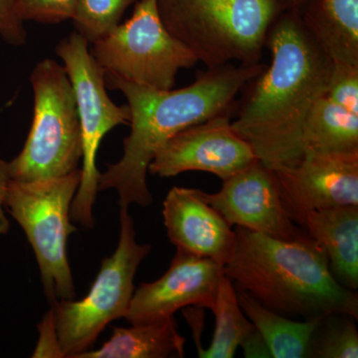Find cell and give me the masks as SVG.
<instances>
[{"mask_svg": "<svg viewBox=\"0 0 358 358\" xmlns=\"http://www.w3.org/2000/svg\"><path fill=\"white\" fill-rule=\"evenodd\" d=\"M271 64L249 83L233 129L268 169L292 166L303 155V128L326 95L333 61L308 32L301 13L285 9L268 29Z\"/></svg>", "mask_w": 358, "mask_h": 358, "instance_id": "6da1fadb", "label": "cell"}, {"mask_svg": "<svg viewBox=\"0 0 358 358\" xmlns=\"http://www.w3.org/2000/svg\"><path fill=\"white\" fill-rule=\"evenodd\" d=\"M265 68L262 63L207 68L189 86L178 90L150 88L105 74L106 84L128 101L131 129L122 159L100 174L99 190H117L121 208L148 206V166L160 148L179 131L229 113L240 92Z\"/></svg>", "mask_w": 358, "mask_h": 358, "instance_id": "7a4b0ae2", "label": "cell"}, {"mask_svg": "<svg viewBox=\"0 0 358 358\" xmlns=\"http://www.w3.org/2000/svg\"><path fill=\"white\" fill-rule=\"evenodd\" d=\"M237 244L224 273L237 292L285 317L348 315L357 320L358 296L334 278L326 252L307 233L281 240L235 227Z\"/></svg>", "mask_w": 358, "mask_h": 358, "instance_id": "3957f363", "label": "cell"}, {"mask_svg": "<svg viewBox=\"0 0 358 358\" xmlns=\"http://www.w3.org/2000/svg\"><path fill=\"white\" fill-rule=\"evenodd\" d=\"M160 20L208 69L260 63L282 0H155Z\"/></svg>", "mask_w": 358, "mask_h": 358, "instance_id": "277c9868", "label": "cell"}, {"mask_svg": "<svg viewBox=\"0 0 358 358\" xmlns=\"http://www.w3.org/2000/svg\"><path fill=\"white\" fill-rule=\"evenodd\" d=\"M81 176L76 169L60 178L14 180L4 173L0 159V200L34 250L44 292L52 303L76 296L67 243L75 232L70 210Z\"/></svg>", "mask_w": 358, "mask_h": 358, "instance_id": "5b68a950", "label": "cell"}, {"mask_svg": "<svg viewBox=\"0 0 358 358\" xmlns=\"http://www.w3.org/2000/svg\"><path fill=\"white\" fill-rule=\"evenodd\" d=\"M34 115L24 148L10 162L1 159L7 178L18 181L60 178L76 171L83 155L74 90L64 66L51 59L31 74Z\"/></svg>", "mask_w": 358, "mask_h": 358, "instance_id": "8992f818", "label": "cell"}, {"mask_svg": "<svg viewBox=\"0 0 358 358\" xmlns=\"http://www.w3.org/2000/svg\"><path fill=\"white\" fill-rule=\"evenodd\" d=\"M121 233L115 253L106 258L89 294L80 301L60 300L52 308L63 357L88 352L103 329L126 317L134 292V280L150 245L138 244L128 208L120 210Z\"/></svg>", "mask_w": 358, "mask_h": 358, "instance_id": "52a82bcc", "label": "cell"}, {"mask_svg": "<svg viewBox=\"0 0 358 358\" xmlns=\"http://www.w3.org/2000/svg\"><path fill=\"white\" fill-rule=\"evenodd\" d=\"M93 44L105 74L157 90L173 89L179 71L199 63L164 27L155 0H138L128 21Z\"/></svg>", "mask_w": 358, "mask_h": 358, "instance_id": "ba28073f", "label": "cell"}, {"mask_svg": "<svg viewBox=\"0 0 358 358\" xmlns=\"http://www.w3.org/2000/svg\"><path fill=\"white\" fill-rule=\"evenodd\" d=\"M88 44L80 33L74 32L58 44L56 53L64 62L74 90L83 143L81 181L71 205L70 217L92 228L101 174L96 166L99 147L110 129L128 124L129 110L128 106L119 107L108 96L105 72L90 53Z\"/></svg>", "mask_w": 358, "mask_h": 358, "instance_id": "9c48e42d", "label": "cell"}, {"mask_svg": "<svg viewBox=\"0 0 358 358\" xmlns=\"http://www.w3.org/2000/svg\"><path fill=\"white\" fill-rule=\"evenodd\" d=\"M228 114L179 131L160 148L148 171L160 178L202 171L226 180L255 162L253 148L233 129Z\"/></svg>", "mask_w": 358, "mask_h": 358, "instance_id": "30bf717a", "label": "cell"}, {"mask_svg": "<svg viewBox=\"0 0 358 358\" xmlns=\"http://www.w3.org/2000/svg\"><path fill=\"white\" fill-rule=\"evenodd\" d=\"M200 195L232 227L281 240H294L306 233L285 207L274 171L260 160L223 180L218 192L200 190Z\"/></svg>", "mask_w": 358, "mask_h": 358, "instance_id": "8fae6325", "label": "cell"}, {"mask_svg": "<svg viewBox=\"0 0 358 358\" xmlns=\"http://www.w3.org/2000/svg\"><path fill=\"white\" fill-rule=\"evenodd\" d=\"M273 171L285 207L300 227L308 212L358 205V152L322 154L306 150L296 164Z\"/></svg>", "mask_w": 358, "mask_h": 358, "instance_id": "7c38bea8", "label": "cell"}, {"mask_svg": "<svg viewBox=\"0 0 358 358\" xmlns=\"http://www.w3.org/2000/svg\"><path fill=\"white\" fill-rule=\"evenodd\" d=\"M224 275V266L178 250L169 270L159 279L141 284L134 292L127 320L145 324L173 317L180 308L212 310Z\"/></svg>", "mask_w": 358, "mask_h": 358, "instance_id": "4fadbf2b", "label": "cell"}, {"mask_svg": "<svg viewBox=\"0 0 358 358\" xmlns=\"http://www.w3.org/2000/svg\"><path fill=\"white\" fill-rule=\"evenodd\" d=\"M162 216L167 236L176 249L222 266L232 258L236 232L202 199L200 189L171 188L164 201Z\"/></svg>", "mask_w": 358, "mask_h": 358, "instance_id": "5bb4252c", "label": "cell"}, {"mask_svg": "<svg viewBox=\"0 0 358 358\" xmlns=\"http://www.w3.org/2000/svg\"><path fill=\"white\" fill-rule=\"evenodd\" d=\"M326 252L339 284L358 288V205L308 212L301 226Z\"/></svg>", "mask_w": 358, "mask_h": 358, "instance_id": "9a60e30c", "label": "cell"}, {"mask_svg": "<svg viewBox=\"0 0 358 358\" xmlns=\"http://www.w3.org/2000/svg\"><path fill=\"white\" fill-rule=\"evenodd\" d=\"M300 13L333 63L358 65V0H307Z\"/></svg>", "mask_w": 358, "mask_h": 358, "instance_id": "2e32d148", "label": "cell"}, {"mask_svg": "<svg viewBox=\"0 0 358 358\" xmlns=\"http://www.w3.org/2000/svg\"><path fill=\"white\" fill-rule=\"evenodd\" d=\"M186 339L178 331L173 317L115 327L102 348L88 350L78 358H166L185 357Z\"/></svg>", "mask_w": 358, "mask_h": 358, "instance_id": "e0dca14e", "label": "cell"}, {"mask_svg": "<svg viewBox=\"0 0 358 358\" xmlns=\"http://www.w3.org/2000/svg\"><path fill=\"white\" fill-rule=\"evenodd\" d=\"M237 296L245 315L267 343L272 357H308L313 333L322 317L296 322L264 307L245 292H237Z\"/></svg>", "mask_w": 358, "mask_h": 358, "instance_id": "ac0fdd59", "label": "cell"}, {"mask_svg": "<svg viewBox=\"0 0 358 358\" xmlns=\"http://www.w3.org/2000/svg\"><path fill=\"white\" fill-rule=\"evenodd\" d=\"M303 152L352 154L358 152V115L320 96L308 113L301 136Z\"/></svg>", "mask_w": 358, "mask_h": 358, "instance_id": "d6986e66", "label": "cell"}, {"mask_svg": "<svg viewBox=\"0 0 358 358\" xmlns=\"http://www.w3.org/2000/svg\"><path fill=\"white\" fill-rule=\"evenodd\" d=\"M215 315V329L208 348L197 350L200 358H232L243 339L255 326L246 317L238 301L237 291L224 273L215 303L212 308Z\"/></svg>", "mask_w": 358, "mask_h": 358, "instance_id": "ffe728a7", "label": "cell"}, {"mask_svg": "<svg viewBox=\"0 0 358 358\" xmlns=\"http://www.w3.org/2000/svg\"><path fill=\"white\" fill-rule=\"evenodd\" d=\"M355 317L327 315L313 333L308 357L357 358L358 331Z\"/></svg>", "mask_w": 358, "mask_h": 358, "instance_id": "44dd1931", "label": "cell"}, {"mask_svg": "<svg viewBox=\"0 0 358 358\" xmlns=\"http://www.w3.org/2000/svg\"><path fill=\"white\" fill-rule=\"evenodd\" d=\"M138 0H78L73 17L77 32L89 43L109 34L120 24L129 6Z\"/></svg>", "mask_w": 358, "mask_h": 358, "instance_id": "7402d4cb", "label": "cell"}, {"mask_svg": "<svg viewBox=\"0 0 358 358\" xmlns=\"http://www.w3.org/2000/svg\"><path fill=\"white\" fill-rule=\"evenodd\" d=\"M326 96L343 109L358 115V65L333 63Z\"/></svg>", "mask_w": 358, "mask_h": 358, "instance_id": "603a6c76", "label": "cell"}, {"mask_svg": "<svg viewBox=\"0 0 358 358\" xmlns=\"http://www.w3.org/2000/svg\"><path fill=\"white\" fill-rule=\"evenodd\" d=\"M78 0H16V13L21 21L59 23L73 20Z\"/></svg>", "mask_w": 358, "mask_h": 358, "instance_id": "cb8c5ba5", "label": "cell"}, {"mask_svg": "<svg viewBox=\"0 0 358 358\" xmlns=\"http://www.w3.org/2000/svg\"><path fill=\"white\" fill-rule=\"evenodd\" d=\"M0 35L7 43H25L26 31L16 13V0H0Z\"/></svg>", "mask_w": 358, "mask_h": 358, "instance_id": "d4e9b609", "label": "cell"}, {"mask_svg": "<svg viewBox=\"0 0 358 358\" xmlns=\"http://www.w3.org/2000/svg\"><path fill=\"white\" fill-rule=\"evenodd\" d=\"M40 338L33 357H64L61 352L52 308L39 324Z\"/></svg>", "mask_w": 358, "mask_h": 358, "instance_id": "484cf974", "label": "cell"}, {"mask_svg": "<svg viewBox=\"0 0 358 358\" xmlns=\"http://www.w3.org/2000/svg\"><path fill=\"white\" fill-rule=\"evenodd\" d=\"M240 346H241L242 350H243L245 357H272L267 343H266L265 339H264L262 334L259 333L256 327L255 329L243 339Z\"/></svg>", "mask_w": 358, "mask_h": 358, "instance_id": "4316f807", "label": "cell"}, {"mask_svg": "<svg viewBox=\"0 0 358 358\" xmlns=\"http://www.w3.org/2000/svg\"><path fill=\"white\" fill-rule=\"evenodd\" d=\"M9 228V222L6 217V214H4L3 210V205L1 203V200H0V234H6L7 231H8Z\"/></svg>", "mask_w": 358, "mask_h": 358, "instance_id": "83f0119b", "label": "cell"}, {"mask_svg": "<svg viewBox=\"0 0 358 358\" xmlns=\"http://www.w3.org/2000/svg\"><path fill=\"white\" fill-rule=\"evenodd\" d=\"M282 1L286 4L287 8L294 9V10L301 13V8L305 6L307 0H282Z\"/></svg>", "mask_w": 358, "mask_h": 358, "instance_id": "f1b7e54d", "label": "cell"}]
</instances>
